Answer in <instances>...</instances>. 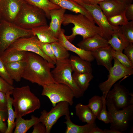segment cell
<instances>
[{"label":"cell","instance_id":"cell-17","mask_svg":"<svg viewBox=\"0 0 133 133\" xmlns=\"http://www.w3.org/2000/svg\"><path fill=\"white\" fill-rule=\"evenodd\" d=\"M109 45L108 40L99 34L83 39L77 45L79 48L91 51Z\"/></svg>","mask_w":133,"mask_h":133},{"label":"cell","instance_id":"cell-38","mask_svg":"<svg viewBox=\"0 0 133 133\" xmlns=\"http://www.w3.org/2000/svg\"><path fill=\"white\" fill-rule=\"evenodd\" d=\"M37 42L41 50L54 62L55 65L56 60L54 55L51 43L41 42L38 39Z\"/></svg>","mask_w":133,"mask_h":133},{"label":"cell","instance_id":"cell-8","mask_svg":"<svg viewBox=\"0 0 133 133\" xmlns=\"http://www.w3.org/2000/svg\"><path fill=\"white\" fill-rule=\"evenodd\" d=\"M42 87L41 95L49 98L53 107L61 101H66L70 105H73L74 94L72 89L67 85L52 83L44 85Z\"/></svg>","mask_w":133,"mask_h":133},{"label":"cell","instance_id":"cell-16","mask_svg":"<svg viewBox=\"0 0 133 133\" xmlns=\"http://www.w3.org/2000/svg\"><path fill=\"white\" fill-rule=\"evenodd\" d=\"M64 30L62 29L61 32L58 38V42L67 50L76 53L82 59L91 62L95 59L91 52L78 48L71 43L66 37Z\"/></svg>","mask_w":133,"mask_h":133},{"label":"cell","instance_id":"cell-9","mask_svg":"<svg viewBox=\"0 0 133 133\" xmlns=\"http://www.w3.org/2000/svg\"><path fill=\"white\" fill-rule=\"evenodd\" d=\"M81 5L88 12L95 23L102 32V37L108 40L111 38L114 29L116 27L111 25L107 17L98 4L92 5L84 3L79 0H71Z\"/></svg>","mask_w":133,"mask_h":133},{"label":"cell","instance_id":"cell-1","mask_svg":"<svg viewBox=\"0 0 133 133\" xmlns=\"http://www.w3.org/2000/svg\"><path fill=\"white\" fill-rule=\"evenodd\" d=\"M25 61L26 65L22 78L42 87L50 83H56L51 71V68L55 67L54 64L48 62L39 55L28 52Z\"/></svg>","mask_w":133,"mask_h":133},{"label":"cell","instance_id":"cell-35","mask_svg":"<svg viewBox=\"0 0 133 133\" xmlns=\"http://www.w3.org/2000/svg\"><path fill=\"white\" fill-rule=\"evenodd\" d=\"M107 17L109 24L115 27L125 25L129 21L125 16V11L120 14Z\"/></svg>","mask_w":133,"mask_h":133},{"label":"cell","instance_id":"cell-33","mask_svg":"<svg viewBox=\"0 0 133 133\" xmlns=\"http://www.w3.org/2000/svg\"><path fill=\"white\" fill-rule=\"evenodd\" d=\"M107 94L102 93V96L103 104L102 108L96 117L105 124L110 123L111 122V115L109 112L107 111L106 108V96Z\"/></svg>","mask_w":133,"mask_h":133},{"label":"cell","instance_id":"cell-29","mask_svg":"<svg viewBox=\"0 0 133 133\" xmlns=\"http://www.w3.org/2000/svg\"><path fill=\"white\" fill-rule=\"evenodd\" d=\"M26 3L42 9L45 12L47 18L50 19V12L52 10L61 8L52 2L50 0H23Z\"/></svg>","mask_w":133,"mask_h":133},{"label":"cell","instance_id":"cell-2","mask_svg":"<svg viewBox=\"0 0 133 133\" xmlns=\"http://www.w3.org/2000/svg\"><path fill=\"white\" fill-rule=\"evenodd\" d=\"M70 24H72L74 25L72 28V33L69 35H65V36L71 42L78 35L82 36L83 39L96 34H99L102 37L100 28L95 25L94 21L83 15L65 14L62 24L66 26Z\"/></svg>","mask_w":133,"mask_h":133},{"label":"cell","instance_id":"cell-4","mask_svg":"<svg viewBox=\"0 0 133 133\" xmlns=\"http://www.w3.org/2000/svg\"><path fill=\"white\" fill-rule=\"evenodd\" d=\"M46 18L42 9L26 2L14 23L23 29L31 30L39 26L48 25Z\"/></svg>","mask_w":133,"mask_h":133},{"label":"cell","instance_id":"cell-26","mask_svg":"<svg viewBox=\"0 0 133 133\" xmlns=\"http://www.w3.org/2000/svg\"><path fill=\"white\" fill-rule=\"evenodd\" d=\"M73 71L78 73H92L90 62L83 60L79 56L71 55L69 58Z\"/></svg>","mask_w":133,"mask_h":133},{"label":"cell","instance_id":"cell-15","mask_svg":"<svg viewBox=\"0 0 133 133\" xmlns=\"http://www.w3.org/2000/svg\"><path fill=\"white\" fill-rule=\"evenodd\" d=\"M113 49L110 45L91 51L97 64L105 67L109 71L112 66V61L113 57L112 54Z\"/></svg>","mask_w":133,"mask_h":133},{"label":"cell","instance_id":"cell-47","mask_svg":"<svg viewBox=\"0 0 133 133\" xmlns=\"http://www.w3.org/2000/svg\"><path fill=\"white\" fill-rule=\"evenodd\" d=\"M109 0H88L89 4L92 5L98 4L100 2Z\"/></svg>","mask_w":133,"mask_h":133},{"label":"cell","instance_id":"cell-34","mask_svg":"<svg viewBox=\"0 0 133 133\" xmlns=\"http://www.w3.org/2000/svg\"><path fill=\"white\" fill-rule=\"evenodd\" d=\"M102 96L95 95L89 99L87 105L97 117L102 108Z\"/></svg>","mask_w":133,"mask_h":133},{"label":"cell","instance_id":"cell-10","mask_svg":"<svg viewBox=\"0 0 133 133\" xmlns=\"http://www.w3.org/2000/svg\"><path fill=\"white\" fill-rule=\"evenodd\" d=\"M113 59L114 65L109 71L108 79L105 81L100 83L99 85V89L102 93L107 94L112 86L118 81L133 74V68L124 66L114 57Z\"/></svg>","mask_w":133,"mask_h":133},{"label":"cell","instance_id":"cell-41","mask_svg":"<svg viewBox=\"0 0 133 133\" xmlns=\"http://www.w3.org/2000/svg\"><path fill=\"white\" fill-rule=\"evenodd\" d=\"M7 116V111H0V132L2 133H5L7 129L5 121Z\"/></svg>","mask_w":133,"mask_h":133},{"label":"cell","instance_id":"cell-3","mask_svg":"<svg viewBox=\"0 0 133 133\" xmlns=\"http://www.w3.org/2000/svg\"><path fill=\"white\" fill-rule=\"evenodd\" d=\"M12 105L16 117H22L39 109V99L31 90L28 85L14 88L12 91Z\"/></svg>","mask_w":133,"mask_h":133},{"label":"cell","instance_id":"cell-49","mask_svg":"<svg viewBox=\"0 0 133 133\" xmlns=\"http://www.w3.org/2000/svg\"><path fill=\"white\" fill-rule=\"evenodd\" d=\"M103 130L105 133H121L119 132L111 129H104Z\"/></svg>","mask_w":133,"mask_h":133},{"label":"cell","instance_id":"cell-28","mask_svg":"<svg viewBox=\"0 0 133 133\" xmlns=\"http://www.w3.org/2000/svg\"><path fill=\"white\" fill-rule=\"evenodd\" d=\"M16 118L14 133H25L35 124L40 122L39 118L33 115L29 119H25L20 116Z\"/></svg>","mask_w":133,"mask_h":133},{"label":"cell","instance_id":"cell-40","mask_svg":"<svg viewBox=\"0 0 133 133\" xmlns=\"http://www.w3.org/2000/svg\"><path fill=\"white\" fill-rule=\"evenodd\" d=\"M14 87L0 76V91L5 93H12Z\"/></svg>","mask_w":133,"mask_h":133},{"label":"cell","instance_id":"cell-21","mask_svg":"<svg viewBox=\"0 0 133 133\" xmlns=\"http://www.w3.org/2000/svg\"><path fill=\"white\" fill-rule=\"evenodd\" d=\"M108 42L114 50L121 51L130 43L121 32L120 26L116 27L114 29Z\"/></svg>","mask_w":133,"mask_h":133},{"label":"cell","instance_id":"cell-37","mask_svg":"<svg viewBox=\"0 0 133 133\" xmlns=\"http://www.w3.org/2000/svg\"><path fill=\"white\" fill-rule=\"evenodd\" d=\"M121 31L130 43H133V21L120 26Z\"/></svg>","mask_w":133,"mask_h":133},{"label":"cell","instance_id":"cell-24","mask_svg":"<svg viewBox=\"0 0 133 133\" xmlns=\"http://www.w3.org/2000/svg\"><path fill=\"white\" fill-rule=\"evenodd\" d=\"M31 30L33 35L36 36L41 42L50 43L58 42V38L54 37L48 25L39 26Z\"/></svg>","mask_w":133,"mask_h":133},{"label":"cell","instance_id":"cell-43","mask_svg":"<svg viewBox=\"0 0 133 133\" xmlns=\"http://www.w3.org/2000/svg\"><path fill=\"white\" fill-rule=\"evenodd\" d=\"M32 133H46V128L45 125L41 122L35 124L33 126Z\"/></svg>","mask_w":133,"mask_h":133},{"label":"cell","instance_id":"cell-42","mask_svg":"<svg viewBox=\"0 0 133 133\" xmlns=\"http://www.w3.org/2000/svg\"><path fill=\"white\" fill-rule=\"evenodd\" d=\"M7 100L6 94L0 91V111H7Z\"/></svg>","mask_w":133,"mask_h":133},{"label":"cell","instance_id":"cell-46","mask_svg":"<svg viewBox=\"0 0 133 133\" xmlns=\"http://www.w3.org/2000/svg\"><path fill=\"white\" fill-rule=\"evenodd\" d=\"M89 133H105L103 130L100 129L97 126L92 128Z\"/></svg>","mask_w":133,"mask_h":133},{"label":"cell","instance_id":"cell-18","mask_svg":"<svg viewBox=\"0 0 133 133\" xmlns=\"http://www.w3.org/2000/svg\"><path fill=\"white\" fill-rule=\"evenodd\" d=\"M66 9L61 8L52 10L50 12L51 19L49 28L55 37L58 38L61 31V25L63 21Z\"/></svg>","mask_w":133,"mask_h":133},{"label":"cell","instance_id":"cell-6","mask_svg":"<svg viewBox=\"0 0 133 133\" xmlns=\"http://www.w3.org/2000/svg\"><path fill=\"white\" fill-rule=\"evenodd\" d=\"M55 66L51 71L53 78L58 83L66 85L73 91L74 97L78 99L83 97L84 92L78 86L72 77L73 71L69 58L56 61Z\"/></svg>","mask_w":133,"mask_h":133},{"label":"cell","instance_id":"cell-27","mask_svg":"<svg viewBox=\"0 0 133 133\" xmlns=\"http://www.w3.org/2000/svg\"><path fill=\"white\" fill-rule=\"evenodd\" d=\"M65 118L66 121L64 123L66 125V133H89L92 128L97 126L95 123L82 126L76 125L71 121L69 115L65 116Z\"/></svg>","mask_w":133,"mask_h":133},{"label":"cell","instance_id":"cell-5","mask_svg":"<svg viewBox=\"0 0 133 133\" xmlns=\"http://www.w3.org/2000/svg\"><path fill=\"white\" fill-rule=\"evenodd\" d=\"M33 36L31 30L23 29L14 23L0 22V56L18 39Z\"/></svg>","mask_w":133,"mask_h":133},{"label":"cell","instance_id":"cell-7","mask_svg":"<svg viewBox=\"0 0 133 133\" xmlns=\"http://www.w3.org/2000/svg\"><path fill=\"white\" fill-rule=\"evenodd\" d=\"M106 99V105L111 118L110 129L122 133L127 129L130 121L133 120V105L120 110L115 107L111 99Z\"/></svg>","mask_w":133,"mask_h":133},{"label":"cell","instance_id":"cell-48","mask_svg":"<svg viewBox=\"0 0 133 133\" xmlns=\"http://www.w3.org/2000/svg\"><path fill=\"white\" fill-rule=\"evenodd\" d=\"M117 1L126 4H129L132 3L133 0H116Z\"/></svg>","mask_w":133,"mask_h":133},{"label":"cell","instance_id":"cell-11","mask_svg":"<svg viewBox=\"0 0 133 133\" xmlns=\"http://www.w3.org/2000/svg\"><path fill=\"white\" fill-rule=\"evenodd\" d=\"M69 105L67 102L61 101L53 107L49 111L43 110L41 112L39 120L46 126V133H50L52 127L60 117L69 115Z\"/></svg>","mask_w":133,"mask_h":133},{"label":"cell","instance_id":"cell-39","mask_svg":"<svg viewBox=\"0 0 133 133\" xmlns=\"http://www.w3.org/2000/svg\"><path fill=\"white\" fill-rule=\"evenodd\" d=\"M0 76L9 84L13 86L14 80L11 78L7 70L5 64L0 57Z\"/></svg>","mask_w":133,"mask_h":133},{"label":"cell","instance_id":"cell-22","mask_svg":"<svg viewBox=\"0 0 133 133\" xmlns=\"http://www.w3.org/2000/svg\"><path fill=\"white\" fill-rule=\"evenodd\" d=\"M27 52L9 47L0 56L4 63L25 61Z\"/></svg>","mask_w":133,"mask_h":133},{"label":"cell","instance_id":"cell-23","mask_svg":"<svg viewBox=\"0 0 133 133\" xmlns=\"http://www.w3.org/2000/svg\"><path fill=\"white\" fill-rule=\"evenodd\" d=\"M11 78L17 82L20 81L26 65L25 61L4 63Z\"/></svg>","mask_w":133,"mask_h":133},{"label":"cell","instance_id":"cell-31","mask_svg":"<svg viewBox=\"0 0 133 133\" xmlns=\"http://www.w3.org/2000/svg\"><path fill=\"white\" fill-rule=\"evenodd\" d=\"M6 94L7 100V128L5 133H12L15 127L16 122L15 119L16 118V113L13 109L12 98L10 97L12 93H8Z\"/></svg>","mask_w":133,"mask_h":133},{"label":"cell","instance_id":"cell-50","mask_svg":"<svg viewBox=\"0 0 133 133\" xmlns=\"http://www.w3.org/2000/svg\"><path fill=\"white\" fill-rule=\"evenodd\" d=\"M129 95L131 96L130 97V105H133V93L129 92Z\"/></svg>","mask_w":133,"mask_h":133},{"label":"cell","instance_id":"cell-44","mask_svg":"<svg viewBox=\"0 0 133 133\" xmlns=\"http://www.w3.org/2000/svg\"><path fill=\"white\" fill-rule=\"evenodd\" d=\"M124 53L133 64V45L130 43L124 49Z\"/></svg>","mask_w":133,"mask_h":133},{"label":"cell","instance_id":"cell-25","mask_svg":"<svg viewBox=\"0 0 133 133\" xmlns=\"http://www.w3.org/2000/svg\"><path fill=\"white\" fill-rule=\"evenodd\" d=\"M75 110L76 115L82 122L86 124L95 123L96 116L87 105L78 103L75 106Z\"/></svg>","mask_w":133,"mask_h":133},{"label":"cell","instance_id":"cell-14","mask_svg":"<svg viewBox=\"0 0 133 133\" xmlns=\"http://www.w3.org/2000/svg\"><path fill=\"white\" fill-rule=\"evenodd\" d=\"M26 2L23 0H0V16L1 19L14 23Z\"/></svg>","mask_w":133,"mask_h":133},{"label":"cell","instance_id":"cell-45","mask_svg":"<svg viewBox=\"0 0 133 133\" xmlns=\"http://www.w3.org/2000/svg\"><path fill=\"white\" fill-rule=\"evenodd\" d=\"M125 16L129 21H133V4L132 3L128 4L125 11Z\"/></svg>","mask_w":133,"mask_h":133},{"label":"cell","instance_id":"cell-36","mask_svg":"<svg viewBox=\"0 0 133 133\" xmlns=\"http://www.w3.org/2000/svg\"><path fill=\"white\" fill-rule=\"evenodd\" d=\"M112 54L113 57L116 59L122 65L128 68H133V64L122 51L115 50L113 49Z\"/></svg>","mask_w":133,"mask_h":133},{"label":"cell","instance_id":"cell-52","mask_svg":"<svg viewBox=\"0 0 133 133\" xmlns=\"http://www.w3.org/2000/svg\"><path fill=\"white\" fill-rule=\"evenodd\" d=\"M1 17H0V21L1 20Z\"/></svg>","mask_w":133,"mask_h":133},{"label":"cell","instance_id":"cell-19","mask_svg":"<svg viewBox=\"0 0 133 133\" xmlns=\"http://www.w3.org/2000/svg\"><path fill=\"white\" fill-rule=\"evenodd\" d=\"M98 5L104 14L107 17L123 13L128 4L116 0H109L100 2Z\"/></svg>","mask_w":133,"mask_h":133},{"label":"cell","instance_id":"cell-32","mask_svg":"<svg viewBox=\"0 0 133 133\" xmlns=\"http://www.w3.org/2000/svg\"><path fill=\"white\" fill-rule=\"evenodd\" d=\"M56 61L69 59L70 54L68 51L58 42L50 43Z\"/></svg>","mask_w":133,"mask_h":133},{"label":"cell","instance_id":"cell-13","mask_svg":"<svg viewBox=\"0 0 133 133\" xmlns=\"http://www.w3.org/2000/svg\"><path fill=\"white\" fill-rule=\"evenodd\" d=\"M121 82L114 84L113 88L108 92L106 98L111 99L115 107L119 109L130 105V92L127 88L121 84Z\"/></svg>","mask_w":133,"mask_h":133},{"label":"cell","instance_id":"cell-12","mask_svg":"<svg viewBox=\"0 0 133 133\" xmlns=\"http://www.w3.org/2000/svg\"><path fill=\"white\" fill-rule=\"evenodd\" d=\"M38 39L36 36H34L21 37L17 39L9 47L35 53L48 62L55 65L54 62L40 49L37 42Z\"/></svg>","mask_w":133,"mask_h":133},{"label":"cell","instance_id":"cell-51","mask_svg":"<svg viewBox=\"0 0 133 133\" xmlns=\"http://www.w3.org/2000/svg\"><path fill=\"white\" fill-rule=\"evenodd\" d=\"M86 3L89 4L88 0H79Z\"/></svg>","mask_w":133,"mask_h":133},{"label":"cell","instance_id":"cell-30","mask_svg":"<svg viewBox=\"0 0 133 133\" xmlns=\"http://www.w3.org/2000/svg\"><path fill=\"white\" fill-rule=\"evenodd\" d=\"M72 77L75 83L84 92L88 89L89 83L94 76L92 73H78L74 72Z\"/></svg>","mask_w":133,"mask_h":133},{"label":"cell","instance_id":"cell-20","mask_svg":"<svg viewBox=\"0 0 133 133\" xmlns=\"http://www.w3.org/2000/svg\"><path fill=\"white\" fill-rule=\"evenodd\" d=\"M53 3L61 8L85 16L93 21L94 20L88 12L83 7L71 0H50Z\"/></svg>","mask_w":133,"mask_h":133}]
</instances>
